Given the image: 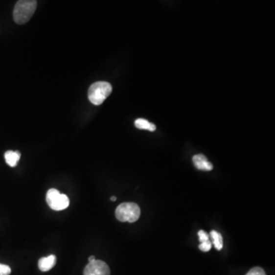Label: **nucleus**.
<instances>
[{"instance_id":"13","label":"nucleus","mask_w":275,"mask_h":275,"mask_svg":"<svg viewBox=\"0 0 275 275\" xmlns=\"http://www.w3.org/2000/svg\"><path fill=\"white\" fill-rule=\"evenodd\" d=\"M10 274V267L0 264V275H9Z\"/></svg>"},{"instance_id":"3","label":"nucleus","mask_w":275,"mask_h":275,"mask_svg":"<svg viewBox=\"0 0 275 275\" xmlns=\"http://www.w3.org/2000/svg\"><path fill=\"white\" fill-rule=\"evenodd\" d=\"M141 210L138 206L134 203H124L115 209V216L120 222L133 223L139 219Z\"/></svg>"},{"instance_id":"5","label":"nucleus","mask_w":275,"mask_h":275,"mask_svg":"<svg viewBox=\"0 0 275 275\" xmlns=\"http://www.w3.org/2000/svg\"><path fill=\"white\" fill-rule=\"evenodd\" d=\"M84 275H110V269L104 261L96 259L85 267Z\"/></svg>"},{"instance_id":"4","label":"nucleus","mask_w":275,"mask_h":275,"mask_svg":"<svg viewBox=\"0 0 275 275\" xmlns=\"http://www.w3.org/2000/svg\"><path fill=\"white\" fill-rule=\"evenodd\" d=\"M46 201L49 207L53 210L61 211L67 209L70 204L68 196L61 193L57 189H50L46 195Z\"/></svg>"},{"instance_id":"1","label":"nucleus","mask_w":275,"mask_h":275,"mask_svg":"<svg viewBox=\"0 0 275 275\" xmlns=\"http://www.w3.org/2000/svg\"><path fill=\"white\" fill-rule=\"evenodd\" d=\"M35 0H20L16 2L13 10V20L18 24L28 23L36 10Z\"/></svg>"},{"instance_id":"7","label":"nucleus","mask_w":275,"mask_h":275,"mask_svg":"<svg viewBox=\"0 0 275 275\" xmlns=\"http://www.w3.org/2000/svg\"><path fill=\"white\" fill-rule=\"evenodd\" d=\"M57 262V258L54 254L47 256L46 258H42L39 261V268L42 272H46L54 268Z\"/></svg>"},{"instance_id":"2","label":"nucleus","mask_w":275,"mask_h":275,"mask_svg":"<svg viewBox=\"0 0 275 275\" xmlns=\"http://www.w3.org/2000/svg\"><path fill=\"white\" fill-rule=\"evenodd\" d=\"M113 91L110 83L106 81H98L92 84L88 91V98L92 104L99 106L106 100Z\"/></svg>"},{"instance_id":"10","label":"nucleus","mask_w":275,"mask_h":275,"mask_svg":"<svg viewBox=\"0 0 275 275\" xmlns=\"http://www.w3.org/2000/svg\"><path fill=\"white\" fill-rule=\"evenodd\" d=\"M210 236L212 238V243L218 251H220L223 247V237L220 232H216L215 230H212L210 232Z\"/></svg>"},{"instance_id":"16","label":"nucleus","mask_w":275,"mask_h":275,"mask_svg":"<svg viewBox=\"0 0 275 275\" xmlns=\"http://www.w3.org/2000/svg\"><path fill=\"white\" fill-rule=\"evenodd\" d=\"M110 200H111V201H116V197H112L111 198H110Z\"/></svg>"},{"instance_id":"6","label":"nucleus","mask_w":275,"mask_h":275,"mask_svg":"<svg viewBox=\"0 0 275 275\" xmlns=\"http://www.w3.org/2000/svg\"><path fill=\"white\" fill-rule=\"evenodd\" d=\"M193 162L197 169L201 171H209L212 170V164L208 161L207 159L204 155H194Z\"/></svg>"},{"instance_id":"14","label":"nucleus","mask_w":275,"mask_h":275,"mask_svg":"<svg viewBox=\"0 0 275 275\" xmlns=\"http://www.w3.org/2000/svg\"><path fill=\"white\" fill-rule=\"evenodd\" d=\"M199 240L202 242H206L209 240V235L206 232H204V230H201L198 232Z\"/></svg>"},{"instance_id":"8","label":"nucleus","mask_w":275,"mask_h":275,"mask_svg":"<svg viewBox=\"0 0 275 275\" xmlns=\"http://www.w3.org/2000/svg\"><path fill=\"white\" fill-rule=\"evenodd\" d=\"M21 158V154L18 151H7L5 153V161L7 163L8 165L10 167H16L17 165L18 162L20 160Z\"/></svg>"},{"instance_id":"15","label":"nucleus","mask_w":275,"mask_h":275,"mask_svg":"<svg viewBox=\"0 0 275 275\" xmlns=\"http://www.w3.org/2000/svg\"><path fill=\"white\" fill-rule=\"evenodd\" d=\"M96 260V258H95V256L92 255L89 258V262H92V261H94Z\"/></svg>"},{"instance_id":"9","label":"nucleus","mask_w":275,"mask_h":275,"mask_svg":"<svg viewBox=\"0 0 275 275\" xmlns=\"http://www.w3.org/2000/svg\"><path fill=\"white\" fill-rule=\"evenodd\" d=\"M135 126L136 128L139 129H144V130H148L150 132H154L156 130V126L155 124L148 122L145 118H138L135 122Z\"/></svg>"},{"instance_id":"11","label":"nucleus","mask_w":275,"mask_h":275,"mask_svg":"<svg viewBox=\"0 0 275 275\" xmlns=\"http://www.w3.org/2000/svg\"><path fill=\"white\" fill-rule=\"evenodd\" d=\"M246 275H266L265 271L260 267H254L252 268Z\"/></svg>"},{"instance_id":"12","label":"nucleus","mask_w":275,"mask_h":275,"mask_svg":"<svg viewBox=\"0 0 275 275\" xmlns=\"http://www.w3.org/2000/svg\"><path fill=\"white\" fill-rule=\"evenodd\" d=\"M212 247V243H211L210 241H206V242H202V243L199 246V249H201V251L209 252Z\"/></svg>"}]
</instances>
